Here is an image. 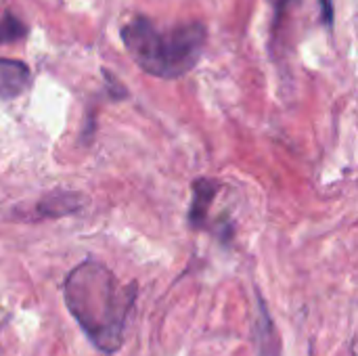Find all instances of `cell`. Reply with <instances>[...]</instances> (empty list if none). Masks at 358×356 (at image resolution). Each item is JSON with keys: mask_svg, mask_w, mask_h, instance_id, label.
Returning <instances> with one entry per match:
<instances>
[{"mask_svg": "<svg viewBox=\"0 0 358 356\" xmlns=\"http://www.w3.org/2000/svg\"><path fill=\"white\" fill-rule=\"evenodd\" d=\"M134 296V283L122 287L115 275L96 260L78 264L63 283L65 306L86 338L103 353L120 348Z\"/></svg>", "mask_w": 358, "mask_h": 356, "instance_id": "cell-1", "label": "cell"}, {"mask_svg": "<svg viewBox=\"0 0 358 356\" xmlns=\"http://www.w3.org/2000/svg\"><path fill=\"white\" fill-rule=\"evenodd\" d=\"M206 36L201 23H182L164 31L147 17H134L122 27V42L134 63L164 80L180 78L197 65Z\"/></svg>", "mask_w": 358, "mask_h": 356, "instance_id": "cell-2", "label": "cell"}, {"mask_svg": "<svg viewBox=\"0 0 358 356\" xmlns=\"http://www.w3.org/2000/svg\"><path fill=\"white\" fill-rule=\"evenodd\" d=\"M31 86V71L23 61L0 59V101H13Z\"/></svg>", "mask_w": 358, "mask_h": 356, "instance_id": "cell-3", "label": "cell"}, {"mask_svg": "<svg viewBox=\"0 0 358 356\" xmlns=\"http://www.w3.org/2000/svg\"><path fill=\"white\" fill-rule=\"evenodd\" d=\"M84 208V195L78 191H52L36 204L38 218H63Z\"/></svg>", "mask_w": 358, "mask_h": 356, "instance_id": "cell-4", "label": "cell"}, {"mask_svg": "<svg viewBox=\"0 0 358 356\" xmlns=\"http://www.w3.org/2000/svg\"><path fill=\"white\" fill-rule=\"evenodd\" d=\"M220 185L210 178H197L193 183V197H191V208H189V225L193 229H201L208 218V210L218 193Z\"/></svg>", "mask_w": 358, "mask_h": 356, "instance_id": "cell-5", "label": "cell"}, {"mask_svg": "<svg viewBox=\"0 0 358 356\" xmlns=\"http://www.w3.org/2000/svg\"><path fill=\"white\" fill-rule=\"evenodd\" d=\"M27 36V25L13 13H4L0 19V44H13Z\"/></svg>", "mask_w": 358, "mask_h": 356, "instance_id": "cell-6", "label": "cell"}, {"mask_svg": "<svg viewBox=\"0 0 358 356\" xmlns=\"http://www.w3.org/2000/svg\"><path fill=\"white\" fill-rule=\"evenodd\" d=\"M103 78H105V84H107V92L111 99L120 101V99H126L128 97V90L124 88V84L109 71V69H103Z\"/></svg>", "mask_w": 358, "mask_h": 356, "instance_id": "cell-7", "label": "cell"}, {"mask_svg": "<svg viewBox=\"0 0 358 356\" xmlns=\"http://www.w3.org/2000/svg\"><path fill=\"white\" fill-rule=\"evenodd\" d=\"M94 130H96L94 113H92V111H88V113H86V126H84V130H82V136H84V141H86V143H90V138H92Z\"/></svg>", "mask_w": 358, "mask_h": 356, "instance_id": "cell-8", "label": "cell"}, {"mask_svg": "<svg viewBox=\"0 0 358 356\" xmlns=\"http://www.w3.org/2000/svg\"><path fill=\"white\" fill-rule=\"evenodd\" d=\"M321 13H323V21L327 25L334 23V6H331V0H321Z\"/></svg>", "mask_w": 358, "mask_h": 356, "instance_id": "cell-9", "label": "cell"}, {"mask_svg": "<svg viewBox=\"0 0 358 356\" xmlns=\"http://www.w3.org/2000/svg\"><path fill=\"white\" fill-rule=\"evenodd\" d=\"M0 325H2V323H0Z\"/></svg>", "mask_w": 358, "mask_h": 356, "instance_id": "cell-10", "label": "cell"}]
</instances>
